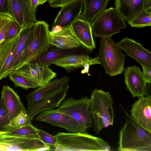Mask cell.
Instances as JSON below:
<instances>
[{
  "mask_svg": "<svg viewBox=\"0 0 151 151\" xmlns=\"http://www.w3.org/2000/svg\"><path fill=\"white\" fill-rule=\"evenodd\" d=\"M12 15L20 29L37 21V9L33 10L29 0H10Z\"/></svg>",
  "mask_w": 151,
  "mask_h": 151,
  "instance_id": "4fadbf2b",
  "label": "cell"
},
{
  "mask_svg": "<svg viewBox=\"0 0 151 151\" xmlns=\"http://www.w3.org/2000/svg\"><path fill=\"white\" fill-rule=\"evenodd\" d=\"M97 56L100 64L110 76L120 74L124 70L125 55L111 37L101 38Z\"/></svg>",
  "mask_w": 151,
  "mask_h": 151,
  "instance_id": "8992f818",
  "label": "cell"
},
{
  "mask_svg": "<svg viewBox=\"0 0 151 151\" xmlns=\"http://www.w3.org/2000/svg\"><path fill=\"white\" fill-rule=\"evenodd\" d=\"M37 134L39 139L43 143L54 148L56 142L55 136L52 135L42 129H38Z\"/></svg>",
  "mask_w": 151,
  "mask_h": 151,
  "instance_id": "f546056e",
  "label": "cell"
},
{
  "mask_svg": "<svg viewBox=\"0 0 151 151\" xmlns=\"http://www.w3.org/2000/svg\"><path fill=\"white\" fill-rule=\"evenodd\" d=\"M127 22L131 26L136 28L150 26L151 10H142Z\"/></svg>",
  "mask_w": 151,
  "mask_h": 151,
  "instance_id": "4316f807",
  "label": "cell"
},
{
  "mask_svg": "<svg viewBox=\"0 0 151 151\" xmlns=\"http://www.w3.org/2000/svg\"><path fill=\"white\" fill-rule=\"evenodd\" d=\"M51 148L39 138L7 135L0 132V151H45Z\"/></svg>",
  "mask_w": 151,
  "mask_h": 151,
  "instance_id": "9c48e42d",
  "label": "cell"
},
{
  "mask_svg": "<svg viewBox=\"0 0 151 151\" xmlns=\"http://www.w3.org/2000/svg\"><path fill=\"white\" fill-rule=\"evenodd\" d=\"M56 142L54 150L68 151H109L111 147L103 139L86 132L58 133L55 136Z\"/></svg>",
  "mask_w": 151,
  "mask_h": 151,
  "instance_id": "3957f363",
  "label": "cell"
},
{
  "mask_svg": "<svg viewBox=\"0 0 151 151\" xmlns=\"http://www.w3.org/2000/svg\"><path fill=\"white\" fill-rule=\"evenodd\" d=\"M125 82L127 89L134 98L146 95L147 83L140 68L136 65L127 67L124 70Z\"/></svg>",
  "mask_w": 151,
  "mask_h": 151,
  "instance_id": "5bb4252c",
  "label": "cell"
},
{
  "mask_svg": "<svg viewBox=\"0 0 151 151\" xmlns=\"http://www.w3.org/2000/svg\"><path fill=\"white\" fill-rule=\"evenodd\" d=\"M118 47L141 65L151 68V52L132 39L125 37L116 43Z\"/></svg>",
  "mask_w": 151,
  "mask_h": 151,
  "instance_id": "7c38bea8",
  "label": "cell"
},
{
  "mask_svg": "<svg viewBox=\"0 0 151 151\" xmlns=\"http://www.w3.org/2000/svg\"></svg>",
  "mask_w": 151,
  "mask_h": 151,
  "instance_id": "7bdbcfd3",
  "label": "cell"
},
{
  "mask_svg": "<svg viewBox=\"0 0 151 151\" xmlns=\"http://www.w3.org/2000/svg\"><path fill=\"white\" fill-rule=\"evenodd\" d=\"M31 6L33 10L37 9L38 6L37 3L38 0H29Z\"/></svg>",
  "mask_w": 151,
  "mask_h": 151,
  "instance_id": "60d3db41",
  "label": "cell"
},
{
  "mask_svg": "<svg viewBox=\"0 0 151 151\" xmlns=\"http://www.w3.org/2000/svg\"><path fill=\"white\" fill-rule=\"evenodd\" d=\"M48 0H38L37 3V5L38 6L40 5H42Z\"/></svg>",
  "mask_w": 151,
  "mask_h": 151,
  "instance_id": "b9f144b4",
  "label": "cell"
},
{
  "mask_svg": "<svg viewBox=\"0 0 151 151\" xmlns=\"http://www.w3.org/2000/svg\"><path fill=\"white\" fill-rule=\"evenodd\" d=\"M143 10H151V0H145Z\"/></svg>",
  "mask_w": 151,
  "mask_h": 151,
  "instance_id": "74e56055",
  "label": "cell"
},
{
  "mask_svg": "<svg viewBox=\"0 0 151 151\" xmlns=\"http://www.w3.org/2000/svg\"><path fill=\"white\" fill-rule=\"evenodd\" d=\"M131 116L140 125L151 132V97H138L132 104Z\"/></svg>",
  "mask_w": 151,
  "mask_h": 151,
  "instance_id": "9a60e30c",
  "label": "cell"
},
{
  "mask_svg": "<svg viewBox=\"0 0 151 151\" xmlns=\"http://www.w3.org/2000/svg\"><path fill=\"white\" fill-rule=\"evenodd\" d=\"M50 31L49 25L45 21L37 20L35 22L15 70L35 61L49 49Z\"/></svg>",
  "mask_w": 151,
  "mask_h": 151,
  "instance_id": "277c9868",
  "label": "cell"
},
{
  "mask_svg": "<svg viewBox=\"0 0 151 151\" xmlns=\"http://www.w3.org/2000/svg\"><path fill=\"white\" fill-rule=\"evenodd\" d=\"M69 82L68 77L63 76L51 80L26 95L27 112L31 121L40 113L59 106L66 97Z\"/></svg>",
  "mask_w": 151,
  "mask_h": 151,
  "instance_id": "6da1fadb",
  "label": "cell"
},
{
  "mask_svg": "<svg viewBox=\"0 0 151 151\" xmlns=\"http://www.w3.org/2000/svg\"><path fill=\"white\" fill-rule=\"evenodd\" d=\"M38 130L37 128L34 127L30 123L26 125L19 127L12 130L0 132L7 135L39 138L37 134Z\"/></svg>",
  "mask_w": 151,
  "mask_h": 151,
  "instance_id": "83f0119b",
  "label": "cell"
},
{
  "mask_svg": "<svg viewBox=\"0 0 151 151\" xmlns=\"http://www.w3.org/2000/svg\"><path fill=\"white\" fill-rule=\"evenodd\" d=\"M56 110L72 117L87 129L93 127L90 99L86 96L79 99L68 98Z\"/></svg>",
  "mask_w": 151,
  "mask_h": 151,
  "instance_id": "ba28073f",
  "label": "cell"
},
{
  "mask_svg": "<svg viewBox=\"0 0 151 151\" xmlns=\"http://www.w3.org/2000/svg\"><path fill=\"white\" fill-rule=\"evenodd\" d=\"M19 127L11 121L3 98L0 99V132H8Z\"/></svg>",
  "mask_w": 151,
  "mask_h": 151,
  "instance_id": "484cf974",
  "label": "cell"
},
{
  "mask_svg": "<svg viewBox=\"0 0 151 151\" xmlns=\"http://www.w3.org/2000/svg\"><path fill=\"white\" fill-rule=\"evenodd\" d=\"M13 19L10 21L4 27L0 29V43L4 40L8 29Z\"/></svg>",
  "mask_w": 151,
  "mask_h": 151,
  "instance_id": "8d00e7d4",
  "label": "cell"
},
{
  "mask_svg": "<svg viewBox=\"0 0 151 151\" xmlns=\"http://www.w3.org/2000/svg\"><path fill=\"white\" fill-rule=\"evenodd\" d=\"M23 75L37 87L42 86L55 78L57 74L49 67L32 62L14 70Z\"/></svg>",
  "mask_w": 151,
  "mask_h": 151,
  "instance_id": "8fae6325",
  "label": "cell"
},
{
  "mask_svg": "<svg viewBox=\"0 0 151 151\" xmlns=\"http://www.w3.org/2000/svg\"><path fill=\"white\" fill-rule=\"evenodd\" d=\"M72 50L58 48L49 49L32 62L36 63L40 65L49 67L57 60L67 55L73 54Z\"/></svg>",
  "mask_w": 151,
  "mask_h": 151,
  "instance_id": "d4e9b609",
  "label": "cell"
},
{
  "mask_svg": "<svg viewBox=\"0 0 151 151\" xmlns=\"http://www.w3.org/2000/svg\"><path fill=\"white\" fill-rule=\"evenodd\" d=\"M14 19L12 16L9 14H0V29L4 27L11 20Z\"/></svg>",
  "mask_w": 151,
  "mask_h": 151,
  "instance_id": "d590c367",
  "label": "cell"
},
{
  "mask_svg": "<svg viewBox=\"0 0 151 151\" xmlns=\"http://www.w3.org/2000/svg\"><path fill=\"white\" fill-rule=\"evenodd\" d=\"M124 110L126 115V121L119 130L117 150L151 151V132L138 124Z\"/></svg>",
  "mask_w": 151,
  "mask_h": 151,
  "instance_id": "7a4b0ae2",
  "label": "cell"
},
{
  "mask_svg": "<svg viewBox=\"0 0 151 151\" xmlns=\"http://www.w3.org/2000/svg\"><path fill=\"white\" fill-rule=\"evenodd\" d=\"M9 76L10 80L13 82L16 87H20L26 90L37 88L29 80L16 71L11 72Z\"/></svg>",
  "mask_w": 151,
  "mask_h": 151,
  "instance_id": "f1b7e54d",
  "label": "cell"
},
{
  "mask_svg": "<svg viewBox=\"0 0 151 151\" xmlns=\"http://www.w3.org/2000/svg\"><path fill=\"white\" fill-rule=\"evenodd\" d=\"M20 30L19 26L16 22L13 20L8 29L4 40H11L17 36Z\"/></svg>",
  "mask_w": 151,
  "mask_h": 151,
  "instance_id": "1f68e13d",
  "label": "cell"
},
{
  "mask_svg": "<svg viewBox=\"0 0 151 151\" xmlns=\"http://www.w3.org/2000/svg\"><path fill=\"white\" fill-rule=\"evenodd\" d=\"M91 65H92V64L91 63H86L83 66L84 68L81 71V73L82 74L87 73L88 74H89L88 72L89 71V66Z\"/></svg>",
  "mask_w": 151,
  "mask_h": 151,
  "instance_id": "ab89813d",
  "label": "cell"
},
{
  "mask_svg": "<svg viewBox=\"0 0 151 151\" xmlns=\"http://www.w3.org/2000/svg\"><path fill=\"white\" fill-rule=\"evenodd\" d=\"M110 0H83L84 9L80 17L91 24L96 17L105 9Z\"/></svg>",
  "mask_w": 151,
  "mask_h": 151,
  "instance_id": "603a6c76",
  "label": "cell"
},
{
  "mask_svg": "<svg viewBox=\"0 0 151 151\" xmlns=\"http://www.w3.org/2000/svg\"><path fill=\"white\" fill-rule=\"evenodd\" d=\"M83 7V0H78L62 6L52 26L58 25L63 27L70 26L75 20L80 18Z\"/></svg>",
  "mask_w": 151,
  "mask_h": 151,
  "instance_id": "2e32d148",
  "label": "cell"
},
{
  "mask_svg": "<svg viewBox=\"0 0 151 151\" xmlns=\"http://www.w3.org/2000/svg\"><path fill=\"white\" fill-rule=\"evenodd\" d=\"M1 96L4 100L10 119L12 121L21 111L27 112L17 94L8 86H4L1 92Z\"/></svg>",
  "mask_w": 151,
  "mask_h": 151,
  "instance_id": "44dd1931",
  "label": "cell"
},
{
  "mask_svg": "<svg viewBox=\"0 0 151 151\" xmlns=\"http://www.w3.org/2000/svg\"><path fill=\"white\" fill-rule=\"evenodd\" d=\"M145 0H115L116 9L124 20L128 22L143 9Z\"/></svg>",
  "mask_w": 151,
  "mask_h": 151,
  "instance_id": "7402d4cb",
  "label": "cell"
},
{
  "mask_svg": "<svg viewBox=\"0 0 151 151\" xmlns=\"http://www.w3.org/2000/svg\"><path fill=\"white\" fill-rule=\"evenodd\" d=\"M87 63H91L92 65L100 64L98 56L92 59L88 55L86 54L69 55L57 60L53 64L70 71L83 67Z\"/></svg>",
  "mask_w": 151,
  "mask_h": 151,
  "instance_id": "ffe728a7",
  "label": "cell"
},
{
  "mask_svg": "<svg viewBox=\"0 0 151 151\" xmlns=\"http://www.w3.org/2000/svg\"><path fill=\"white\" fill-rule=\"evenodd\" d=\"M50 45L57 48L72 49L80 47L81 45L73 33L70 26L63 27L59 32L54 33L50 31Z\"/></svg>",
  "mask_w": 151,
  "mask_h": 151,
  "instance_id": "d6986e66",
  "label": "cell"
},
{
  "mask_svg": "<svg viewBox=\"0 0 151 151\" xmlns=\"http://www.w3.org/2000/svg\"><path fill=\"white\" fill-rule=\"evenodd\" d=\"M95 38L109 37L126 28L125 20L116 8L111 7L105 9L95 18L91 24Z\"/></svg>",
  "mask_w": 151,
  "mask_h": 151,
  "instance_id": "52a82bcc",
  "label": "cell"
},
{
  "mask_svg": "<svg viewBox=\"0 0 151 151\" xmlns=\"http://www.w3.org/2000/svg\"><path fill=\"white\" fill-rule=\"evenodd\" d=\"M35 119L63 128L70 133H85L88 129L72 117L56 109L42 111Z\"/></svg>",
  "mask_w": 151,
  "mask_h": 151,
  "instance_id": "30bf717a",
  "label": "cell"
},
{
  "mask_svg": "<svg viewBox=\"0 0 151 151\" xmlns=\"http://www.w3.org/2000/svg\"><path fill=\"white\" fill-rule=\"evenodd\" d=\"M0 14H9L12 16L10 0H0Z\"/></svg>",
  "mask_w": 151,
  "mask_h": 151,
  "instance_id": "d6a6232c",
  "label": "cell"
},
{
  "mask_svg": "<svg viewBox=\"0 0 151 151\" xmlns=\"http://www.w3.org/2000/svg\"><path fill=\"white\" fill-rule=\"evenodd\" d=\"M78 0H49V5L53 8L62 7Z\"/></svg>",
  "mask_w": 151,
  "mask_h": 151,
  "instance_id": "836d02e7",
  "label": "cell"
},
{
  "mask_svg": "<svg viewBox=\"0 0 151 151\" xmlns=\"http://www.w3.org/2000/svg\"><path fill=\"white\" fill-rule=\"evenodd\" d=\"M90 99L93 128L95 133L98 134L103 129L113 125V99L109 91L96 88L92 92Z\"/></svg>",
  "mask_w": 151,
  "mask_h": 151,
  "instance_id": "5b68a950",
  "label": "cell"
},
{
  "mask_svg": "<svg viewBox=\"0 0 151 151\" xmlns=\"http://www.w3.org/2000/svg\"><path fill=\"white\" fill-rule=\"evenodd\" d=\"M19 34L20 31L11 40L0 43V81L11 73L14 53Z\"/></svg>",
  "mask_w": 151,
  "mask_h": 151,
  "instance_id": "e0dca14e",
  "label": "cell"
},
{
  "mask_svg": "<svg viewBox=\"0 0 151 151\" xmlns=\"http://www.w3.org/2000/svg\"><path fill=\"white\" fill-rule=\"evenodd\" d=\"M62 28L63 27L60 26L56 25L52 26L51 31L54 33H58L62 30Z\"/></svg>",
  "mask_w": 151,
  "mask_h": 151,
  "instance_id": "f35d334b",
  "label": "cell"
},
{
  "mask_svg": "<svg viewBox=\"0 0 151 151\" xmlns=\"http://www.w3.org/2000/svg\"><path fill=\"white\" fill-rule=\"evenodd\" d=\"M35 22L20 29L19 38L14 53L11 72L15 70L18 66L21 56L25 47L28 37L35 25Z\"/></svg>",
  "mask_w": 151,
  "mask_h": 151,
  "instance_id": "cb8c5ba5",
  "label": "cell"
},
{
  "mask_svg": "<svg viewBox=\"0 0 151 151\" xmlns=\"http://www.w3.org/2000/svg\"><path fill=\"white\" fill-rule=\"evenodd\" d=\"M143 69L142 75L145 81L147 83H151V68L141 65Z\"/></svg>",
  "mask_w": 151,
  "mask_h": 151,
  "instance_id": "e575fe53",
  "label": "cell"
},
{
  "mask_svg": "<svg viewBox=\"0 0 151 151\" xmlns=\"http://www.w3.org/2000/svg\"><path fill=\"white\" fill-rule=\"evenodd\" d=\"M31 121L27 112L22 111L14 119L12 123L14 125L19 127L29 124Z\"/></svg>",
  "mask_w": 151,
  "mask_h": 151,
  "instance_id": "4dcf8cb0",
  "label": "cell"
},
{
  "mask_svg": "<svg viewBox=\"0 0 151 151\" xmlns=\"http://www.w3.org/2000/svg\"><path fill=\"white\" fill-rule=\"evenodd\" d=\"M75 37L82 46L92 50L96 48L91 24L88 21L79 18L70 25Z\"/></svg>",
  "mask_w": 151,
  "mask_h": 151,
  "instance_id": "ac0fdd59",
  "label": "cell"
}]
</instances>
